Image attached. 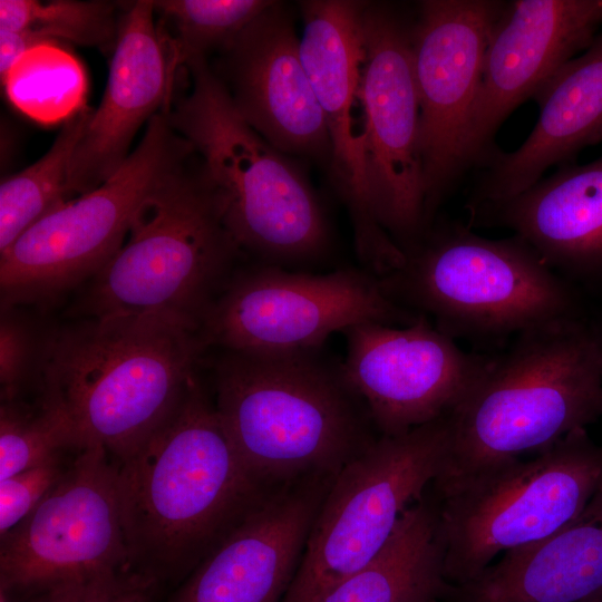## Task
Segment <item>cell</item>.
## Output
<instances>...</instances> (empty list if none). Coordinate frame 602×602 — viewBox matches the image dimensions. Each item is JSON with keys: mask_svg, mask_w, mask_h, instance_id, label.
Segmentation results:
<instances>
[{"mask_svg": "<svg viewBox=\"0 0 602 602\" xmlns=\"http://www.w3.org/2000/svg\"><path fill=\"white\" fill-rule=\"evenodd\" d=\"M333 477L274 489L181 583L169 602H283Z\"/></svg>", "mask_w": 602, "mask_h": 602, "instance_id": "obj_20", "label": "cell"}, {"mask_svg": "<svg viewBox=\"0 0 602 602\" xmlns=\"http://www.w3.org/2000/svg\"><path fill=\"white\" fill-rule=\"evenodd\" d=\"M179 68L156 21L154 2L126 4L103 99L69 164L68 200L95 190L120 167L140 127L168 105Z\"/></svg>", "mask_w": 602, "mask_h": 602, "instance_id": "obj_19", "label": "cell"}, {"mask_svg": "<svg viewBox=\"0 0 602 602\" xmlns=\"http://www.w3.org/2000/svg\"><path fill=\"white\" fill-rule=\"evenodd\" d=\"M365 2L302 1L303 33L299 51L326 119L332 176L350 215L358 259L365 270L381 276L400 268L405 254L378 221L360 134L353 126L363 60Z\"/></svg>", "mask_w": 602, "mask_h": 602, "instance_id": "obj_16", "label": "cell"}, {"mask_svg": "<svg viewBox=\"0 0 602 602\" xmlns=\"http://www.w3.org/2000/svg\"><path fill=\"white\" fill-rule=\"evenodd\" d=\"M602 489V445L586 428L437 497L444 576L464 584L494 559L555 533Z\"/></svg>", "mask_w": 602, "mask_h": 602, "instance_id": "obj_9", "label": "cell"}, {"mask_svg": "<svg viewBox=\"0 0 602 602\" xmlns=\"http://www.w3.org/2000/svg\"><path fill=\"white\" fill-rule=\"evenodd\" d=\"M602 26V0L507 2L486 51L466 154L480 166L504 120L565 62L585 50Z\"/></svg>", "mask_w": 602, "mask_h": 602, "instance_id": "obj_17", "label": "cell"}, {"mask_svg": "<svg viewBox=\"0 0 602 602\" xmlns=\"http://www.w3.org/2000/svg\"><path fill=\"white\" fill-rule=\"evenodd\" d=\"M192 153L164 111L154 115L108 179L58 205L0 254L1 307L49 304L80 289L120 249L144 202Z\"/></svg>", "mask_w": 602, "mask_h": 602, "instance_id": "obj_8", "label": "cell"}, {"mask_svg": "<svg viewBox=\"0 0 602 602\" xmlns=\"http://www.w3.org/2000/svg\"><path fill=\"white\" fill-rule=\"evenodd\" d=\"M346 377L380 436H398L453 411L489 356L462 350L420 315L409 326L347 328Z\"/></svg>", "mask_w": 602, "mask_h": 602, "instance_id": "obj_15", "label": "cell"}, {"mask_svg": "<svg viewBox=\"0 0 602 602\" xmlns=\"http://www.w3.org/2000/svg\"><path fill=\"white\" fill-rule=\"evenodd\" d=\"M0 542V588L13 599L132 571L118 464L100 445L81 447L55 487Z\"/></svg>", "mask_w": 602, "mask_h": 602, "instance_id": "obj_12", "label": "cell"}, {"mask_svg": "<svg viewBox=\"0 0 602 602\" xmlns=\"http://www.w3.org/2000/svg\"><path fill=\"white\" fill-rule=\"evenodd\" d=\"M290 14L274 1L219 52L213 68L243 119L283 154L331 161L321 107Z\"/></svg>", "mask_w": 602, "mask_h": 602, "instance_id": "obj_18", "label": "cell"}, {"mask_svg": "<svg viewBox=\"0 0 602 602\" xmlns=\"http://www.w3.org/2000/svg\"><path fill=\"white\" fill-rule=\"evenodd\" d=\"M94 109L80 108L64 123L47 153L0 185V254L31 225L69 201L66 181L69 164Z\"/></svg>", "mask_w": 602, "mask_h": 602, "instance_id": "obj_25", "label": "cell"}, {"mask_svg": "<svg viewBox=\"0 0 602 602\" xmlns=\"http://www.w3.org/2000/svg\"><path fill=\"white\" fill-rule=\"evenodd\" d=\"M123 10L105 0H1L0 30L22 32L38 43L66 40L113 51Z\"/></svg>", "mask_w": 602, "mask_h": 602, "instance_id": "obj_27", "label": "cell"}, {"mask_svg": "<svg viewBox=\"0 0 602 602\" xmlns=\"http://www.w3.org/2000/svg\"><path fill=\"white\" fill-rule=\"evenodd\" d=\"M0 602H13L10 594L1 588H0Z\"/></svg>", "mask_w": 602, "mask_h": 602, "instance_id": "obj_33", "label": "cell"}, {"mask_svg": "<svg viewBox=\"0 0 602 602\" xmlns=\"http://www.w3.org/2000/svg\"><path fill=\"white\" fill-rule=\"evenodd\" d=\"M16 309L1 308V401L20 399L26 387L36 383L43 341V336L38 333L31 320Z\"/></svg>", "mask_w": 602, "mask_h": 602, "instance_id": "obj_30", "label": "cell"}, {"mask_svg": "<svg viewBox=\"0 0 602 602\" xmlns=\"http://www.w3.org/2000/svg\"><path fill=\"white\" fill-rule=\"evenodd\" d=\"M397 270L378 276L397 305L449 338L501 343L533 327L583 317L577 290L522 237L492 240L433 223Z\"/></svg>", "mask_w": 602, "mask_h": 602, "instance_id": "obj_7", "label": "cell"}, {"mask_svg": "<svg viewBox=\"0 0 602 602\" xmlns=\"http://www.w3.org/2000/svg\"><path fill=\"white\" fill-rule=\"evenodd\" d=\"M79 448L66 419L40 400L1 401L0 479Z\"/></svg>", "mask_w": 602, "mask_h": 602, "instance_id": "obj_29", "label": "cell"}, {"mask_svg": "<svg viewBox=\"0 0 602 602\" xmlns=\"http://www.w3.org/2000/svg\"><path fill=\"white\" fill-rule=\"evenodd\" d=\"M602 592V489L569 524L501 555L448 602H581Z\"/></svg>", "mask_w": 602, "mask_h": 602, "instance_id": "obj_23", "label": "cell"}, {"mask_svg": "<svg viewBox=\"0 0 602 602\" xmlns=\"http://www.w3.org/2000/svg\"><path fill=\"white\" fill-rule=\"evenodd\" d=\"M214 405L250 473L270 488L334 477L376 438L342 361L322 348L219 350Z\"/></svg>", "mask_w": 602, "mask_h": 602, "instance_id": "obj_4", "label": "cell"}, {"mask_svg": "<svg viewBox=\"0 0 602 602\" xmlns=\"http://www.w3.org/2000/svg\"><path fill=\"white\" fill-rule=\"evenodd\" d=\"M157 585L129 571L82 584L43 591L13 602H154Z\"/></svg>", "mask_w": 602, "mask_h": 602, "instance_id": "obj_32", "label": "cell"}, {"mask_svg": "<svg viewBox=\"0 0 602 602\" xmlns=\"http://www.w3.org/2000/svg\"><path fill=\"white\" fill-rule=\"evenodd\" d=\"M205 353L198 332L175 320L77 318L43 336L38 400L81 447L100 445L120 464L178 409Z\"/></svg>", "mask_w": 602, "mask_h": 602, "instance_id": "obj_2", "label": "cell"}, {"mask_svg": "<svg viewBox=\"0 0 602 602\" xmlns=\"http://www.w3.org/2000/svg\"><path fill=\"white\" fill-rule=\"evenodd\" d=\"M532 98L540 108L532 133L513 152L493 151L482 165L467 208L516 196L552 166L570 164L584 148L602 142V33Z\"/></svg>", "mask_w": 602, "mask_h": 602, "instance_id": "obj_22", "label": "cell"}, {"mask_svg": "<svg viewBox=\"0 0 602 602\" xmlns=\"http://www.w3.org/2000/svg\"><path fill=\"white\" fill-rule=\"evenodd\" d=\"M468 212V226L511 230L569 282L602 285V155L559 166L518 195Z\"/></svg>", "mask_w": 602, "mask_h": 602, "instance_id": "obj_21", "label": "cell"}, {"mask_svg": "<svg viewBox=\"0 0 602 602\" xmlns=\"http://www.w3.org/2000/svg\"><path fill=\"white\" fill-rule=\"evenodd\" d=\"M581 602H602V592L601 593H598L586 600H583Z\"/></svg>", "mask_w": 602, "mask_h": 602, "instance_id": "obj_34", "label": "cell"}, {"mask_svg": "<svg viewBox=\"0 0 602 602\" xmlns=\"http://www.w3.org/2000/svg\"><path fill=\"white\" fill-rule=\"evenodd\" d=\"M79 449L0 479V537L38 506L65 475Z\"/></svg>", "mask_w": 602, "mask_h": 602, "instance_id": "obj_31", "label": "cell"}, {"mask_svg": "<svg viewBox=\"0 0 602 602\" xmlns=\"http://www.w3.org/2000/svg\"><path fill=\"white\" fill-rule=\"evenodd\" d=\"M448 586L439 502L424 495L407 508L380 553L321 602H440Z\"/></svg>", "mask_w": 602, "mask_h": 602, "instance_id": "obj_24", "label": "cell"}, {"mask_svg": "<svg viewBox=\"0 0 602 602\" xmlns=\"http://www.w3.org/2000/svg\"><path fill=\"white\" fill-rule=\"evenodd\" d=\"M450 440L431 484L443 497L495 468L543 452L602 417V343L583 317L512 338L450 411Z\"/></svg>", "mask_w": 602, "mask_h": 602, "instance_id": "obj_3", "label": "cell"}, {"mask_svg": "<svg viewBox=\"0 0 602 602\" xmlns=\"http://www.w3.org/2000/svg\"><path fill=\"white\" fill-rule=\"evenodd\" d=\"M449 414L398 436H379L339 470L283 602H321L380 553L407 508L443 470Z\"/></svg>", "mask_w": 602, "mask_h": 602, "instance_id": "obj_10", "label": "cell"}, {"mask_svg": "<svg viewBox=\"0 0 602 602\" xmlns=\"http://www.w3.org/2000/svg\"><path fill=\"white\" fill-rule=\"evenodd\" d=\"M242 253L193 149L140 206L116 254L80 288L77 317L163 318L200 332Z\"/></svg>", "mask_w": 602, "mask_h": 602, "instance_id": "obj_6", "label": "cell"}, {"mask_svg": "<svg viewBox=\"0 0 602 602\" xmlns=\"http://www.w3.org/2000/svg\"><path fill=\"white\" fill-rule=\"evenodd\" d=\"M118 489L130 569L158 585L183 582L276 488L243 464L198 376L174 415L118 464Z\"/></svg>", "mask_w": 602, "mask_h": 602, "instance_id": "obj_1", "label": "cell"}, {"mask_svg": "<svg viewBox=\"0 0 602 602\" xmlns=\"http://www.w3.org/2000/svg\"><path fill=\"white\" fill-rule=\"evenodd\" d=\"M419 317L365 269L314 274L258 262L236 269L198 334L206 351L303 350L361 322L409 326Z\"/></svg>", "mask_w": 602, "mask_h": 602, "instance_id": "obj_11", "label": "cell"}, {"mask_svg": "<svg viewBox=\"0 0 602 602\" xmlns=\"http://www.w3.org/2000/svg\"><path fill=\"white\" fill-rule=\"evenodd\" d=\"M411 27L412 20L394 6L365 2L358 89L362 108L360 138L376 215L404 254L430 227Z\"/></svg>", "mask_w": 602, "mask_h": 602, "instance_id": "obj_13", "label": "cell"}, {"mask_svg": "<svg viewBox=\"0 0 602 602\" xmlns=\"http://www.w3.org/2000/svg\"><path fill=\"white\" fill-rule=\"evenodd\" d=\"M507 2L425 0L412 20L411 50L420 107L426 215L469 168L466 146L484 60Z\"/></svg>", "mask_w": 602, "mask_h": 602, "instance_id": "obj_14", "label": "cell"}, {"mask_svg": "<svg viewBox=\"0 0 602 602\" xmlns=\"http://www.w3.org/2000/svg\"><path fill=\"white\" fill-rule=\"evenodd\" d=\"M598 328H599V332H600V337H601V343H602V326L598 324Z\"/></svg>", "mask_w": 602, "mask_h": 602, "instance_id": "obj_35", "label": "cell"}, {"mask_svg": "<svg viewBox=\"0 0 602 602\" xmlns=\"http://www.w3.org/2000/svg\"><path fill=\"white\" fill-rule=\"evenodd\" d=\"M1 82L11 104L41 124L66 122L85 106V69L58 41L27 50Z\"/></svg>", "mask_w": 602, "mask_h": 602, "instance_id": "obj_26", "label": "cell"}, {"mask_svg": "<svg viewBox=\"0 0 602 602\" xmlns=\"http://www.w3.org/2000/svg\"><path fill=\"white\" fill-rule=\"evenodd\" d=\"M163 111L201 159L243 253L294 270L328 258L331 233L314 190L243 119L206 57L179 68Z\"/></svg>", "mask_w": 602, "mask_h": 602, "instance_id": "obj_5", "label": "cell"}, {"mask_svg": "<svg viewBox=\"0 0 602 602\" xmlns=\"http://www.w3.org/2000/svg\"><path fill=\"white\" fill-rule=\"evenodd\" d=\"M158 26L178 56L181 66L194 57L217 54L229 46L270 0L153 1Z\"/></svg>", "mask_w": 602, "mask_h": 602, "instance_id": "obj_28", "label": "cell"}]
</instances>
